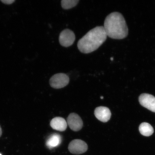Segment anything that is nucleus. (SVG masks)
Segmentation results:
<instances>
[{
	"instance_id": "1",
	"label": "nucleus",
	"mask_w": 155,
	"mask_h": 155,
	"mask_svg": "<svg viewBox=\"0 0 155 155\" xmlns=\"http://www.w3.org/2000/svg\"><path fill=\"white\" fill-rule=\"evenodd\" d=\"M107 36L104 26H97L89 31L79 40L78 48L83 53H92L106 41Z\"/></svg>"
},
{
	"instance_id": "2",
	"label": "nucleus",
	"mask_w": 155,
	"mask_h": 155,
	"mask_svg": "<svg viewBox=\"0 0 155 155\" xmlns=\"http://www.w3.org/2000/svg\"><path fill=\"white\" fill-rule=\"evenodd\" d=\"M104 27L107 36L114 39H122L128 34V28L124 17L117 12H112L106 17Z\"/></svg>"
},
{
	"instance_id": "3",
	"label": "nucleus",
	"mask_w": 155,
	"mask_h": 155,
	"mask_svg": "<svg viewBox=\"0 0 155 155\" xmlns=\"http://www.w3.org/2000/svg\"><path fill=\"white\" fill-rule=\"evenodd\" d=\"M69 78L65 74H56L50 79L49 83L52 88L60 89L66 86L69 84Z\"/></svg>"
},
{
	"instance_id": "4",
	"label": "nucleus",
	"mask_w": 155,
	"mask_h": 155,
	"mask_svg": "<svg viewBox=\"0 0 155 155\" xmlns=\"http://www.w3.org/2000/svg\"><path fill=\"white\" fill-rule=\"evenodd\" d=\"M75 39V35L73 31L69 29H66L60 34L59 42L63 47H68L72 45Z\"/></svg>"
},
{
	"instance_id": "5",
	"label": "nucleus",
	"mask_w": 155,
	"mask_h": 155,
	"mask_svg": "<svg viewBox=\"0 0 155 155\" xmlns=\"http://www.w3.org/2000/svg\"><path fill=\"white\" fill-rule=\"evenodd\" d=\"M88 147L84 141L80 139H75L69 143L68 150L71 153L80 154L86 152Z\"/></svg>"
},
{
	"instance_id": "6",
	"label": "nucleus",
	"mask_w": 155,
	"mask_h": 155,
	"mask_svg": "<svg viewBox=\"0 0 155 155\" xmlns=\"http://www.w3.org/2000/svg\"><path fill=\"white\" fill-rule=\"evenodd\" d=\"M67 125L73 131L80 130L83 127V122L78 115L75 113L69 114L67 118Z\"/></svg>"
},
{
	"instance_id": "7",
	"label": "nucleus",
	"mask_w": 155,
	"mask_h": 155,
	"mask_svg": "<svg viewBox=\"0 0 155 155\" xmlns=\"http://www.w3.org/2000/svg\"><path fill=\"white\" fill-rule=\"evenodd\" d=\"M141 105L153 112H155V97L148 94H141L139 97Z\"/></svg>"
},
{
	"instance_id": "8",
	"label": "nucleus",
	"mask_w": 155,
	"mask_h": 155,
	"mask_svg": "<svg viewBox=\"0 0 155 155\" xmlns=\"http://www.w3.org/2000/svg\"><path fill=\"white\" fill-rule=\"evenodd\" d=\"M94 114L97 119L103 123H106L109 121L111 115V112L109 108L104 106H100L96 108L94 110Z\"/></svg>"
},
{
	"instance_id": "9",
	"label": "nucleus",
	"mask_w": 155,
	"mask_h": 155,
	"mask_svg": "<svg viewBox=\"0 0 155 155\" xmlns=\"http://www.w3.org/2000/svg\"><path fill=\"white\" fill-rule=\"evenodd\" d=\"M50 125L55 130L64 131L67 129L68 125L66 121L63 118L57 117L51 120Z\"/></svg>"
},
{
	"instance_id": "10",
	"label": "nucleus",
	"mask_w": 155,
	"mask_h": 155,
	"mask_svg": "<svg viewBox=\"0 0 155 155\" xmlns=\"http://www.w3.org/2000/svg\"><path fill=\"white\" fill-rule=\"evenodd\" d=\"M61 135L58 134L54 133L48 137L46 140V144L48 148L51 149L61 144Z\"/></svg>"
},
{
	"instance_id": "11",
	"label": "nucleus",
	"mask_w": 155,
	"mask_h": 155,
	"mask_svg": "<svg viewBox=\"0 0 155 155\" xmlns=\"http://www.w3.org/2000/svg\"><path fill=\"white\" fill-rule=\"evenodd\" d=\"M139 131L141 135L144 136L149 137L153 134L154 129L150 124L143 123L139 127Z\"/></svg>"
},
{
	"instance_id": "12",
	"label": "nucleus",
	"mask_w": 155,
	"mask_h": 155,
	"mask_svg": "<svg viewBox=\"0 0 155 155\" xmlns=\"http://www.w3.org/2000/svg\"><path fill=\"white\" fill-rule=\"evenodd\" d=\"M79 0H62L61 1V5L64 9H70L76 6Z\"/></svg>"
},
{
	"instance_id": "13",
	"label": "nucleus",
	"mask_w": 155,
	"mask_h": 155,
	"mask_svg": "<svg viewBox=\"0 0 155 155\" xmlns=\"http://www.w3.org/2000/svg\"><path fill=\"white\" fill-rule=\"evenodd\" d=\"M7 5H10L15 2L14 0H5V1H1Z\"/></svg>"
},
{
	"instance_id": "14",
	"label": "nucleus",
	"mask_w": 155,
	"mask_h": 155,
	"mask_svg": "<svg viewBox=\"0 0 155 155\" xmlns=\"http://www.w3.org/2000/svg\"><path fill=\"white\" fill-rule=\"evenodd\" d=\"M2 134V129L1 127V126H0V137L1 136Z\"/></svg>"
},
{
	"instance_id": "15",
	"label": "nucleus",
	"mask_w": 155,
	"mask_h": 155,
	"mask_svg": "<svg viewBox=\"0 0 155 155\" xmlns=\"http://www.w3.org/2000/svg\"><path fill=\"white\" fill-rule=\"evenodd\" d=\"M0 155H2L1 153H0Z\"/></svg>"
}]
</instances>
